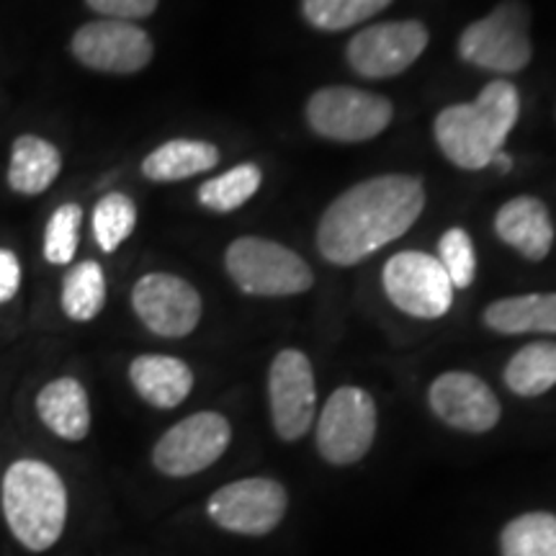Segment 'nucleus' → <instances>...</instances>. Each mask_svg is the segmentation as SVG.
Here are the masks:
<instances>
[{"label":"nucleus","instance_id":"obj_1","mask_svg":"<svg viewBox=\"0 0 556 556\" xmlns=\"http://www.w3.org/2000/svg\"><path fill=\"white\" fill-rule=\"evenodd\" d=\"M426 206V189L415 176L361 180L338 197L317 227V248L336 266H356L402 238Z\"/></svg>","mask_w":556,"mask_h":556},{"label":"nucleus","instance_id":"obj_2","mask_svg":"<svg viewBox=\"0 0 556 556\" xmlns=\"http://www.w3.org/2000/svg\"><path fill=\"white\" fill-rule=\"evenodd\" d=\"M3 516L13 539L29 552L58 544L67 523V490L50 464L21 458L3 477Z\"/></svg>","mask_w":556,"mask_h":556},{"label":"nucleus","instance_id":"obj_3","mask_svg":"<svg viewBox=\"0 0 556 556\" xmlns=\"http://www.w3.org/2000/svg\"><path fill=\"white\" fill-rule=\"evenodd\" d=\"M227 274L253 296H291L312 289L315 276L302 255L266 238H240L225 253Z\"/></svg>","mask_w":556,"mask_h":556},{"label":"nucleus","instance_id":"obj_4","mask_svg":"<svg viewBox=\"0 0 556 556\" xmlns=\"http://www.w3.org/2000/svg\"><path fill=\"white\" fill-rule=\"evenodd\" d=\"M528 24H531V13L526 3L505 0L490 16L479 18L464 29L458 39V54L469 65L486 70V73H520L533 58Z\"/></svg>","mask_w":556,"mask_h":556},{"label":"nucleus","instance_id":"obj_5","mask_svg":"<svg viewBox=\"0 0 556 556\" xmlns=\"http://www.w3.org/2000/svg\"><path fill=\"white\" fill-rule=\"evenodd\" d=\"M392 101L361 88L332 86L312 93L307 122L319 137L336 142H366L392 124Z\"/></svg>","mask_w":556,"mask_h":556},{"label":"nucleus","instance_id":"obj_6","mask_svg":"<svg viewBox=\"0 0 556 556\" xmlns=\"http://www.w3.org/2000/svg\"><path fill=\"white\" fill-rule=\"evenodd\" d=\"M377 435V402L366 389L340 387L330 394L317 420V448L336 467L356 464Z\"/></svg>","mask_w":556,"mask_h":556},{"label":"nucleus","instance_id":"obj_7","mask_svg":"<svg viewBox=\"0 0 556 556\" xmlns=\"http://www.w3.org/2000/svg\"><path fill=\"white\" fill-rule=\"evenodd\" d=\"M384 291L394 307L417 319L443 317L454 304V283L433 255L405 250L384 266Z\"/></svg>","mask_w":556,"mask_h":556},{"label":"nucleus","instance_id":"obj_8","mask_svg":"<svg viewBox=\"0 0 556 556\" xmlns=\"http://www.w3.org/2000/svg\"><path fill=\"white\" fill-rule=\"evenodd\" d=\"M289 495L276 479L250 477L219 486L206 503L208 518L240 536H266L287 516Z\"/></svg>","mask_w":556,"mask_h":556},{"label":"nucleus","instance_id":"obj_9","mask_svg":"<svg viewBox=\"0 0 556 556\" xmlns=\"http://www.w3.org/2000/svg\"><path fill=\"white\" fill-rule=\"evenodd\" d=\"M232 441V428L219 413H197L165 430L155 443L152 464L165 477H191L212 467Z\"/></svg>","mask_w":556,"mask_h":556},{"label":"nucleus","instance_id":"obj_10","mask_svg":"<svg viewBox=\"0 0 556 556\" xmlns=\"http://www.w3.org/2000/svg\"><path fill=\"white\" fill-rule=\"evenodd\" d=\"M73 58L90 70L111 75H135L152 62L155 47L150 34L131 21L101 18L75 31Z\"/></svg>","mask_w":556,"mask_h":556},{"label":"nucleus","instance_id":"obj_11","mask_svg":"<svg viewBox=\"0 0 556 556\" xmlns=\"http://www.w3.org/2000/svg\"><path fill=\"white\" fill-rule=\"evenodd\" d=\"M270 420L283 441H299L315 422V371L302 351L287 348L274 358L268 371Z\"/></svg>","mask_w":556,"mask_h":556},{"label":"nucleus","instance_id":"obj_12","mask_svg":"<svg viewBox=\"0 0 556 556\" xmlns=\"http://www.w3.org/2000/svg\"><path fill=\"white\" fill-rule=\"evenodd\" d=\"M430 34L420 21H387L368 26L348 41V65L364 78L405 73L426 52Z\"/></svg>","mask_w":556,"mask_h":556},{"label":"nucleus","instance_id":"obj_13","mask_svg":"<svg viewBox=\"0 0 556 556\" xmlns=\"http://www.w3.org/2000/svg\"><path fill=\"white\" fill-rule=\"evenodd\" d=\"M131 307L144 328L160 338H186L201 319V296L184 278L148 274L135 283Z\"/></svg>","mask_w":556,"mask_h":556},{"label":"nucleus","instance_id":"obj_14","mask_svg":"<svg viewBox=\"0 0 556 556\" xmlns=\"http://www.w3.org/2000/svg\"><path fill=\"white\" fill-rule=\"evenodd\" d=\"M430 407L446 426L467 433H486L503 415L495 392L469 371L441 374L430 384Z\"/></svg>","mask_w":556,"mask_h":556},{"label":"nucleus","instance_id":"obj_15","mask_svg":"<svg viewBox=\"0 0 556 556\" xmlns=\"http://www.w3.org/2000/svg\"><path fill=\"white\" fill-rule=\"evenodd\" d=\"M433 131L443 155L464 170L486 168L492 165V157L503 150L492 139L475 103H456V106L443 109L435 116Z\"/></svg>","mask_w":556,"mask_h":556},{"label":"nucleus","instance_id":"obj_16","mask_svg":"<svg viewBox=\"0 0 556 556\" xmlns=\"http://www.w3.org/2000/svg\"><path fill=\"white\" fill-rule=\"evenodd\" d=\"M495 232L526 261H544L552 253L554 225L546 204L536 197H518L500 206Z\"/></svg>","mask_w":556,"mask_h":556},{"label":"nucleus","instance_id":"obj_17","mask_svg":"<svg viewBox=\"0 0 556 556\" xmlns=\"http://www.w3.org/2000/svg\"><path fill=\"white\" fill-rule=\"evenodd\" d=\"M129 381L148 405L173 409L191 394L193 371L180 358L148 353L131 361Z\"/></svg>","mask_w":556,"mask_h":556},{"label":"nucleus","instance_id":"obj_18","mask_svg":"<svg viewBox=\"0 0 556 556\" xmlns=\"http://www.w3.org/2000/svg\"><path fill=\"white\" fill-rule=\"evenodd\" d=\"M37 415L62 441H83L90 430L88 392L78 379H54L37 394Z\"/></svg>","mask_w":556,"mask_h":556},{"label":"nucleus","instance_id":"obj_19","mask_svg":"<svg viewBox=\"0 0 556 556\" xmlns=\"http://www.w3.org/2000/svg\"><path fill=\"white\" fill-rule=\"evenodd\" d=\"M62 170V155L52 142L37 135H21L11 148L9 186L24 197L45 193Z\"/></svg>","mask_w":556,"mask_h":556},{"label":"nucleus","instance_id":"obj_20","mask_svg":"<svg viewBox=\"0 0 556 556\" xmlns=\"http://www.w3.org/2000/svg\"><path fill=\"white\" fill-rule=\"evenodd\" d=\"M219 163V150L204 139H170L152 150L142 163L144 178L157 184L184 180L212 170Z\"/></svg>","mask_w":556,"mask_h":556},{"label":"nucleus","instance_id":"obj_21","mask_svg":"<svg viewBox=\"0 0 556 556\" xmlns=\"http://www.w3.org/2000/svg\"><path fill=\"white\" fill-rule=\"evenodd\" d=\"M484 325L503 336L556 332V294L497 299L484 309Z\"/></svg>","mask_w":556,"mask_h":556},{"label":"nucleus","instance_id":"obj_22","mask_svg":"<svg viewBox=\"0 0 556 556\" xmlns=\"http://www.w3.org/2000/svg\"><path fill=\"white\" fill-rule=\"evenodd\" d=\"M505 384L520 397H539L556 387V343L520 348L505 366Z\"/></svg>","mask_w":556,"mask_h":556},{"label":"nucleus","instance_id":"obj_23","mask_svg":"<svg viewBox=\"0 0 556 556\" xmlns=\"http://www.w3.org/2000/svg\"><path fill=\"white\" fill-rule=\"evenodd\" d=\"M62 312L75 323H90L106 304V276L96 261H83L62 281Z\"/></svg>","mask_w":556,"mask_h":556},{"label":"nucleus","instance_id":"obj_24","mask_svg":"<svg viewBox=\"0 0 556 556\" xmlns=\"http://www.w3.org/2000/svg\"><path fill=\"white\" fill-rule=\"evenodd\" d=\"M503 556H556V516L526 513L505 526L500 536Z\"/></svg>","mask_w":556,"mask_h":556},{"label":"nucleus","instance_id":"obj_25","mask_svg":"<svg viewBox=\"0 0 556 556\" xmlns=\"http://www.w3.org/2000/svg\"><path fill=\"white\" fill-rule=\"evenodd\" d=\"M261 168L255 163H240L232 170L222 173L217 178H208L206 184H201L199 201L201 206L212 208V212L227 214L248 204L255 197V191L261 189Z\"/></svg>","mask_w":556,"mask_h":556},{"label":"nucleus","instance_id":"obj_26","mask_svg":"<svg viewBox=\"0 0 556 556\" xmlns=\"http://www.w3.org/2000/svg\"><path fill=\"white\" fill-rule=\"evenodd\" d=\"M392 0H302L304 18L319 31H343L377 16Z\"/></svg>","mask_w":556,"mask_h":556},{"label":"nucleus","instance_id":"obj_27","mask_svg":"<svg viewBox=\"0 0 556 556\" xmlns=\"http://www.w3.org/2000/svg\"><path fill=\"white\" fill-rule=\"evenodd\" d=\"M475 109L482 116V122L490 129V135L495 142L503 148L507 135L516 127L518 114H520V96L518 88L510 80H492L482 88V93L477 96Z\"/></svg>","mask_w":556,"mask_h":556},{"label":"nucleus","instance_id":"obj_28","mask_svg":"<svg viewBox=\"0 0 556 556\" xmlns=\"http://www.w3.org/2000/svg\"><path fill=\"white\" fill-rule=\"evenodd\" d=\"M137 206L124 193H106L93 208V235L103 253H114L135 232Z\"/></svg>","mask_w":556,"mask_h":556},{"label":"nucleus","instance_id":"obj_29","mask_svg":"<svg viewBox=\"0 0 556 556\" xmlns=\"http://www.w3.org/2000/svg\"><path fill=\"white\" fill-rule=\"evenodd\" d=\"M83 208L78 204H62L54 208L50 225L45 232V258L52 266H67L78 253Z\"/></svg>","mask_w":556,"mask_h":556},{"label":"nucleus","instance_id":"obj_30","mask_svg":"<svg viewBox=\"0 0 556 556\" xmlns=\"http://www.w3.org/2000/svg\"><path fill=\"white\" fill-rule=\"evenodd\" d=\"M438 263H441L454 289L471 287L477 274V253L467 229L451 227L438 242Z\"/></svg>","mask_w":556,"mask_h":556},{"label":"nucleus","instance_id":"obj_31","mask_svg":"<svg viewBox=\"0 0 556 556\" xmlns=\"http://www.w3.org/2000/svg\"><path fill=\"white\" fill-rule=\"evenodd\" d=\"M86 3L103 18L116 21L148 18L157 9V0H86Z\"/></svg>","mask_w":556,"mask_h":556},{"label":"nucleus","instance_id":"obj_32","mask_svg":"<svg viewBox=\"0 0 556 556\" xmlns=\"http://www.w3.org/2000/svg\"><path fill=\"white\" fill-rule=\"evenodd\" d=\"M21 287V263L13 250L0 248V304L11 302Z\"/></svg>","mask_w":556,"mask_h":556},{"label":"nucleus","instance_id":"obj_33","mask_svg":"<svg viewBox=\"0 0 556 556\" xmlns=\"http://www.w3.org/2000/svg\"><path fill=\"white\" fill-rule=\"evenodd\" d=\"M492 165H495V168H500V170H503V173H507V170L513 168V160H510V155H505V152L500 150L497 155L492 157Z\"/></svg>","mask_w":556,"mask_h":556}]
</instances>
